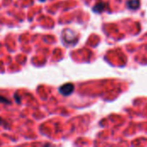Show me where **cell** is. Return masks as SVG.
<instances>
[{"label":"cell","mask_w":147,"mask_h":147,"mask_svg":"<svg viewBox=\"0 0 147 147\" xmlns=\"http://www.w3.org/2000/svg\"><path fill=\"white\" fill-rule=\"evenodd\" d=\"M74 90V85L72 84H65L59 87V91L63 95V96H69L71 95Z\"/></svg>","instance_id":"6da1fadb"},{"label":"cell","mask_w":147,"mask_h":147,"mask_svg":"<svg viewBox=\"0 0 147 147\" xmlns=\"http://www.w3.org/2000/svg\"><path fill=\"white\" fill-rule=\"evenodd\" d=\"M139 0H130L128 2V6L132 9H136L137 7H139Z\"/></svg>","instance_id":"7a4b0ae2"},{"label":"cell","mask_w":147,"mask_h":147,"mask_svg":"<svg viewBox=\"0 0 147 147\" xmlns=\"http://www.w3.org/2000/svg\"><path fill=\"white\" fill-rule=\"evenodd\" d=\"M0 103H8V104H10L11 102L9 100H8V98L3 96H0Z\"/></svg>","instance_id":"3957f363"},{"label":"cell","mask_w":147,"mask_h":147,"mask_svg":"<svg viewBox=\"0 0 147 147\" xmlns=\"http://www.w3.org/2000/svg\"><path fill=\"white\" fill-rule=\"evenodd\" d=\"M40 1H41V2H44V1H46V0H40Z\"/></svg>","instance_id":"5b68a950"},{"label":"cell","mask_w":147,"mask_h":147,"mask_svg":"<svg viewBox=\"0 0 147 147\" xmlns=\"http://www.w3.org/2000/svg\"><path fill=\"white\" fill-rule=\"evenodd\" d=\"M2 124H5V123H4V121H3V120L2 118H0V125H2Z\"/></svg>","instance_id":"277c9868"}]
</instances>
